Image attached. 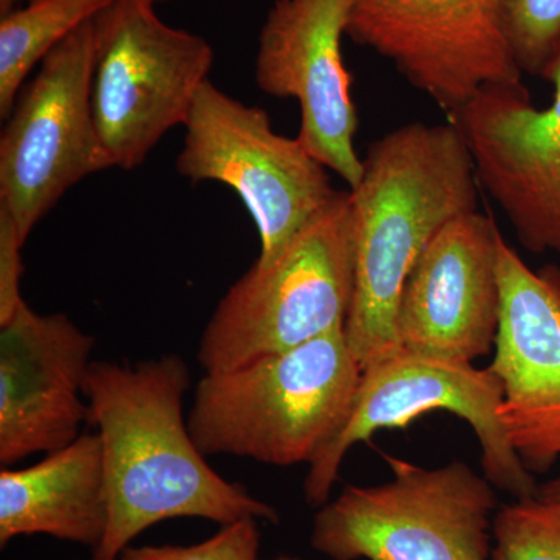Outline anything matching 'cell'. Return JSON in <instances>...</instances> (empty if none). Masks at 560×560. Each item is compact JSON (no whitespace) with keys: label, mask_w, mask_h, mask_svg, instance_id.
<instances>
[{"label":"cell","mask_w":560,"mask_h":560,"mask_svg":"<svg viewBox=\"0 0 560 560\" xmlns=\"http://www.w3.org/2000/svg\"><path fill=\"white\" fill-rule=\"evenodd\" d=\"M499 278V418L525 469L547 474L560 459V270H530L500 235Z\"/></svg>","instance_id":"4fadbf2b"},{"label":"cell","mask_w":560,"mask_h":560,"mask_svg":"<svg viewBox=\"0 0 560 560\" xmlns=\"http://www.w3.org/2000/svg\"><path fill=\"white\" fill-rule=\"evenodd\" d=\"M92 21L44 58L0 135V208L25 242L66 191L108 171L92 113Z\"/></svg>","instance_id":"9c48e42d"},{"label":"cell","mask_w":560,"mask_h":560,"mask_svg":"<svg viewBox=\"0 0 560 560\" xmlns=\"http://www.w3.org/2000/svg\"><path fill=\"white\" fill-rule=\"evenodd\" d=\"M272 560H301L300 558H293V556H279V558Z\"/></svg>","instance_id":"cb8c5ba5"},{"label":"cell","mask_w":560,"mask_h":560,"mask_svg":"<svg viewBox=\"0 0 560 560\" xmlns=\"http://www.w3.org/2000/svg\"><path fill=\"white\" fill-rule=\"evenodd\" d=\"M353 287L352 206L340 191L278 256L254 261L221 298L202 331V370H232L345 327Z\"/></svg>","instance_id":"277c9868"},{"label":"cell","mask_w":560,"mask_h":560,"mask_svg":"<svg viewBox=\"0 0 560 560\" xmlns=\"http://www.w3.org/2000/svg\"><path fill=\"white\" fill-rule=\"evenodd\" d=\"M156 3H164V2H171V0H154Z\"/></svg>","instance_id":"d4e9b609"},{"label":"cell","mask_w":560,"mask_h":560,"mask_svg":"<svg viewBox=\"0 0 560 560\" xmlns=\"http://www.w3.org/2000/svg\"><path fill=\"white\" fill-rule=\"evenodd\" d=\"M477 168L452 121H411L368 147L349 190L355 287L345 324L361 371L401 350L397 312L427 245L452 220L478 209Z\"/></svg>","instance_id":"7a4b0ae2"},{"label":"cell","mask_w":560,"mask_h":560,"mask_svg":"<svg viewBox=\"0 0 560 560\" xmlns=\"http://www.w3.org/2000/svg\"><path fill=\"white\" fill-rule=\"evenodd\" d=\"M24 243L13 217L0 208V324L7 323L24 302L21 294Z\"/></svg>","instance_id":"44dd1931"},{"label":"cell","mask_w":560,"mask_h":560,"mask_svg":"<svg viewBox=\"0 0 560 560\" xmlns=\"http://www.w3.org/2000/svg\"><path fill=\"white\" fill-rule=\"evenodd\" d=\"M254 518L221 526L200 544L128 547L119 560H259L260 529Z\"/></svg>","instance_id":"ffe728a7"},{"label":"cell","mask_w":560,"mask_h":560,"mask_svg":"<svg viewBox=\"0 0 560 560\" xmlns=\"http://www.w3.org/2000/svg\"><path fill=\"white\" fill-rule=\"evenodd\" d=\"M109 518L101 436L80 434L25 469L0 471V547L22 536L101 545Z\"/></svg>","instance_id":"2e32d148"},{"label":"cell","mask_w":560,"mask_h":560,"mask_svg":"<svg viewBox=\"0 0 560 560\" xmlns=\"http://www.w3.org/2000/svg\"><path fill=\"white\" fill-rule=\"evenodd\" d=\"M176 168L194 184L213 180L238 195L260 237L256 261L278 256L340 190L329 168L272 128L267 110L245 105L208 80L198 91Z\"/></svg>","instance_id":"52a82bcc"},{"label":"cell","mask_w":560,"mask_h":560,"mask_svg":"<svg viewBox=\"0 0 560 560\" xmlns=\"http://www.w3.org/2000/svg\"><path fill=\"white\" fill-rule=\"evenodd\" d=\"M349 11L350 0H276L260 28L254 80L265 94L300 103L302 145L350 190L363 176V160L341 49Z\"/></svg>","instance_id":"7c38bea8"},{"label":"cell","mask_w":560,"mask_h":560,"mask_svg":"<svg viewBox=\"0 0 560 560\" xmlns=\"http://www.w3.org/2000/svg\"><path fill=\"white\" fill-rule=\"evenodd\" d=\"M537 495H539L540 499L560 503V477L555 478V480L545 482V485H541Z\"/></svg>","instance_id":"7402d4cb"},{"label":"cell","mask_w":560,"mask_h":560,"mask_svg":"<svg viewBox=\"0 0 560 560\" xmlns=\"http://www.w3.org/2000/svg\"><path fill=\"white\" fill-rule=\"evenodd\" d=\"M95 340L62 313L22 302L0 324V464L54 453L90 419L84 386Z\"/></svg>","instance_id":"9a60e30c"},{"label":"cell","mask_w":560,"mask_h":560,"mask_svg":"<svg viewBox=\"0 0 560 560\" xmlns=\"http://www.w3.org/2000/svg\"><path fill=\"white\" fill-rule=\"evenodd\" d=\"M361 378L345 327L242 366L206 372L189 430L206 456L311 464L340 431Z\"/></svg>","instance_id":"3957f363"},{"label":"cell","mask_w":560,"mask_h":560,"mask_svg":"<svg viewBox=\"0 0 560 560\" xmlns=\"http://www.w3.org/2000/svg\"><path fill=\"white\" fill-rule=\"evenodd\" d=\"M32 2H36V0H0V16Z\"/></svg>","instance_id":"603a6c76"},{"label":"cell","mask_w":560,"mask_h":560,"mask_svg":"<svg viewBox=\"0 0 560 560\" xmlns=\"http://www.w3.org/2000/svg\"><path fill=\"white\" fill-rule=\"evenodd\" d=\"M154 0H114L94 18L92 113L108 168L132 171L186 125L213 66L212 46L167 24Z\"/></svg>","instance_id":"8992f818"},{"label":"cell","mask_w":560,"mask_h":560,"mask_svg":"<svg viewBox=\"0 0 560 560\" xmlns=\"http://www.w3.org/2000/svg\"><path fill=\"white\" fill-rule=\"evenodd\" d=\"M501 382L489 368L436 359L401 349L361 371L359 388L340 431L308 464L304 495L312 506L330 500L342 460L350 448L370 441L377 431L407 429L429 412H452L477 434L485 477L515 500L539 492L501 425Z\"/></svg>","instance_id":"ba28073f"},{"label":"cell","mask_w":560,"mask_h":560,"mask_svg":"<svg viewBox=\"0 0 560 560\" xmlns=\"http://www.w3.org/2000/svg\"><path fill=\"white\" fill-rule=\"evenodd\" d=\"M504 21L518 69L540 77L560 40V0H506Z\"/></svg>","instance_id":"d6986e66"},{"label":"cell","mask_w":560,"mask_h":560,"mask_svg":"<svg viewBox=\"0 0 560 560\" xmlns=\"http://www.w3.org/2000/svg\"><path fill=\"white\" fill-rule=\"evenodd\" d=\"M393 477L348 486L316 512L312 547L330 560H490L497 495L463 460L425 469L385 456Z\"/></svg>","instance_id":"5b68a950"},{"label":"cell","mask_w":560,"mask_h":560,"mask_svg":"<svg viewBox=\"0 0 560 560\" xmlns=\"http://www.w3.org/2000/svg\"><path fill=\"white\" fill-rule=\"evenodd\" d=\"M540 77L555 88L548 108L534 105L525 84H492L448 121L518 242L534 254H560V40Z\"/></svg>","instance_id":"8fae6325"},{"label":"cell","mask_w":560,"mask_h":560,"mask_svg":"<svg viewBox=\"0 0 560 560\" xmlns=\"http://www.w3.org/2000/svg\"><path fill=\"white\" fill-rule=\"evenodd\" d=\"M500 235L480 210L434 235L401 291V349L466 363L492 352L501 315Z\"/></svg>","instance_id":"5bb4252c"},{"label":"cell","mask_w":560,"mask_h":560,"mask_svg":"<svg viewBox=\"0 0 560 560\" xmlns=\"http://www.w3.org/2000/svg\"><path fill=\"white\" fill-rule=\"evenodd\" d=\"M490 560H560V503L536 495L497 511Z\"/></svg>","instance_id":"ac0fdd59"},{"label":"cell","mask_w":560,"mask_h":560,"mask_svg":"<svg viewBox=\"0 0 560 560\" xmlns=\"http://www.w3.org/2000/svg\"><path fill=\"white\" fill-rule=\"evenodd\" d=\"M189 385L178 355L135 366L92 361L84 396L102 441L109 518L91 560H119L139 534L172 518L279 522L275 508L209 466L184 419Z\"/></svg>","instance_id":"6da1fadb"},{"label":"cell","mask_w":560,"mask_h":560,"mask_svg":"<svg viewBox=\"0 0 560 560\" xmlns=\"http://www.w3.org/2000/svg\"><path fill=\"white\" fill-rule=\"evenodd\" d=\"M504 10L506 0H350L348 36L451 114L482 88L523 84Z\"/></svg>","instance_id":"30bf717a"},{"label":"cell","mask_w":560,"mask_h":560,"mask_svg":"<svg viewBox=\"0 0 560 560\" xmlns=\"http://www.w3.org/2000/svg\"><path fill=\"white\" fill-rule=\"evenodd\" d=\"M114 0H36L0 16V117L5 120L32 70Z\"/></svg>","instance_id":"e0dca14e"}]
</instances>
